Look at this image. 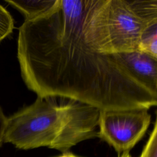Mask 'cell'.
Returning <instances> with one entry per match:
<instances>
[{
	"mask_svg": "<svg viewBox=\"0 0 157 157\" xmlns=\"http://www.w3.org/2000/svg\"><path fill=\"white\" fill-rule=\"evenodd\" d=\"M139 157H157V122L154 123L153 128L150 133Z\"/></svg>",
	"mask_w": 157,
	"mask_h": 157,
	"instance_id": "8",
	"label": "cell"
},
{
	"mask_svg": "<svg viewBox=\"0 0 157 157\" xmlns=\"http://www.w3.org/2000/svg\"><path fill=\"white\" fill-rule=\"evenodd\" d=\"M14 23L12 15L0 4V42L12 33Z\"/></svg>",
	"mask_w": 157,
	"mask_h": 157,
	"instance_id": "7",
	"label": "cell"
},
{
	"mask_svg": "<svg viewBox=\"0 0 157 157\" xmlns=\"http://www.w3.org/2000/svg\"><path fill=\"white\" fill-rule=\"evenodd\" d=\"M100 111L67 98L37 97L7 118L3 142L22 150L47 147L67 153L77 144L98 137Z\"/></svg>",
	"mask_w": 157,
	"mask_h": 157,
	"instance_id": "2",
	"label": "cell"
},
{
	"mask_svg": "<svg viewBox=\"0 0 157 157\" xmlns=\"http://www.w3.org/2000/svg\"><path fill=\"white\" fill-rule=\"evenodd\" d=\"M156 25L157 0H88L83 32L100 53H128Z\"/></svg>",
	"mask_w": 157,
	"mask_h": 157,
	"instance_id": "3",
	"label": "cell"
},
{
	"mask_svg": "<svg viewBox=\"0 0 157 157\" xmlns=\"http://www.w3.org/2000/svg\"><path fill=\"white\" fill-rule=\"evenodd\" d=\"M7 117H6L1 107H0V146L3 142L7 124Z\"/></svg>",
	"mask_w": 157,
	"mask_h": 157,
	"instance_id": "9",
	"label": "cell"
},
{
	"mask_svg": "<svg viewBox=\"0 0 157 157\" xmlns=\"http://www.w3.org/2000/svg\"><path fill=\"white\" fill-rule=\"evenodd\" d=\"M86 0H56L19 28L21 77L37 97L61 96L100 110L147 109L157 104V86L134 71L132 52L100 53L85 39Z\"/></svg>",
	"mask_w": 157,
	"mask_h": 157,
	"instance_id": "1",
	"label": "cell"
},
{
	"mask_svg": "<svg viewBox=\"0 0 157 157\" xmlns=\"http://www.w3.org/2000/svg\"><path fill=\"white\" fill-rule=\"evenodd\" d=\"M120 157H131V156L129 153L128 151H126V152H123V154Z\"/></svg>",
	"mask_w": 157,
	"mask_h": 157,
	"instance_id": "11",
	"label": "cell"
},
{
	"mask_svg": "<svg viewBox=\"0 0 157 157\" xmlns=\"http://www.w3.org/2000/svg\"><path fill=\"white\" fill-rule=\"evenodd\" d=\"M58 157H78V156H75L74 155L67 152V153H64L62 155H61L59 156H58Z\"/></svg>",
	"mask_w": 157,
	"mask_h": 157,
	"instance_id": "10",
	"label": "cell"
},
{
	"mask_svg": "<svg viewBox=\"0 0 157 157\" xmlns=\"http://www.w3.org/2000/svg\"><path fill=\"white\" fill-rule=\"evenodd\" d=\"M147 109L101 110L98 137L118 153L129 151L145 135L151 122Z\"/></svg>",
	"mask_w": 157,
	"mask_h": 157,
	"instance_id": "4",
	"label": "cell"
},
{
	"mask_svg": "<svg viewBox=\"0 0 157 157\" xmlns=\"http://www.w3.org/2000/svg\"><path fill=\"white\" fill-rule=\"evenodd\" d=\"M157 25L151 28L143 36L137 47L138 52L157 59Z\"/></svg>",
	"mask_w": 157,
	"mask_h": 157,
	"instance_id": "6",
	"label": "cell"
},
{
	"mask_svg": "<svg viewBox=\"0 0 157 157\" xmlns=\"http://www.w3.org/2000/svg\"><path fill=\"white\" fill-rule=\"evenodd\" d=\"M11 6L20 11L25 17V21L34 19L48 10L55 4L56 0L52 1H6Z\"/></svg>",
	"mask_w": 157,
	"mask_h": 157,
	"instance_id": "5",
	"label": "cell"
}]
</instances>
